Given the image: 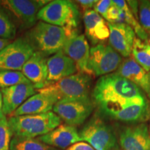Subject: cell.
Returning <instances> with one entry per match:
<instances>
[{"label":"cell","instance_id":"30","mask_svg":"<svg viewBox=\"0 0 150 150\" xmlns=\"http://www.w3.org/2000/svg\"><path fill=\"white\" fill-rule=\"evenodd\" d=\"M120 16V9L112 4L104 17V20H107L108 23H117Z\"/></svg>","mask_w":150,"mask_h":150},{"label":"cell","instance_id":"5","mask_svg":"<svg viewBox=\"0 0 150 150\" xmlns=\"http://www.w3.org/2000/svg\"><path fill=\"white\" fill-rule=\"evenodd\" d=\"M38 20L70 30H76L79 11L74 3L67 0L50 1L38 13Z\"/></svg>","mask_w":150,"mask_h":150},{"label":"cell","instance_id":"23","mask_svg":"<svg viewBox=\"0 0 150 150\" xmlns=\"http://www.w3.org/2000/svg\"><path fill=\"white\" fill-rule=\"evenodd\" d=\"M131 55L140 66L150 72V45L147 42L136 38L133 45Z\"/></svg>","mask_w":150,"mask_h":150},{"label":"cell","instance_id":"9","mask_svg":"<svg viewBox=\"0 0 150 150\" xmlns=\"http://www.w3.org/2000/svg\"><path fill=\"white\" fill-rule=\"evenodd\" d=\"M122 56L111 46L100 43L90 50L88 67L93 76L111 74L121 65Z\"/></svg>","mask_w":150,"mask_h":150},{"label":"cell","instance_id":"25","mask_svg":"<svg viewBox=\"0 0 150 150\" xmlns=\"http://www.w3.org/2000/svg\"><path fill=\"white\" fill-rule=\"evenodd\" d=\"M31 83V82L20 71L0 70V88L1 89L7 88L20 84Z\"/></svg>","mask_w":150,"mask_h":150},{"label":"cell","instance_id":"16","mask_svg":"<svg viewBox=\"0 0 150 150\" xmlns=\"http://www.w3.org/2000/svg\"><path fill=\"white\" fill-rule=\"evenodd\" d=\"M117 73L135 84L150 99V72L140 66L132 57L122 61Z\"/></svg>","mask_w":150,"mask_h":150},{"label":"cell","instance_id":"19","mask_svg":"<svg viewBox=\"0 0 150 150\" xmlns=\"http://www.w3.org/2000/svg\"><path fill=\"white\" fill-rule=\"evenodd\" d=\"M38 139L46 145L60 149H65L81 142L76 127L67 125H60L48 134L38 137Z\"/></svg>","mask_w":150,"mask_h":150},{"label":"cell","instance_id":"34","mask_svg":"<svg viewBox=\"0 0 150 150\" xmlns=\"http://www.w3.org/2000/svg\"><path fill=\"white\" fill-rule=\"evenodd\" d=\"M4 116V115L3 112V97L1 90H0V119H1Z\"/></svg>","mask_w":150,"mask_h":150},{"label":"cell","instance_id":"36","mask_svg":"<svg viewBox=\"0 0 150 150\" xmlns=\"http://www.w3.org/2000/svg\"><path fill=\"white\" fill-rule=\"evenodd\" d=\"M149 119H150V104H149ZM149 132H150V127H149Z\"/></svg>","mask_w":150,"mask_h":150},{"label":"cell","instance_id":"24","mask_svg":"<svg viewBox=\"0 0 150 150\" xmlns=\"http://www.w3.org/2000/svg\"><path fill=\"white\" fill-rule=\"evenodd\" d=\"M10 150H56L46 145L38 138L13 137L10 144Z\"/></svg>","mask_w":150,"mask_h":150},{"label":"cell","instance_id":"27","mask_svg":"<svg viewBox=\"0 0 150 150\" xmlns=\"http://www.w3.org/2000/svg\"><path fill=\"white\" fill-rule=\"evenodd\" d=\"M11 136L8 120L4 115L0 119V150H10Z\"/></svg>","mask_w":150,"mask_h":150},{"label":"cell","instance_id":"15","mask_svg":"<svg viewBox=\"0 0 150 150\" xmlns=\"http://www.w3.org/2000/svg\"><path fill=\"white\" fill-rule=\"evenodd\" d=\"M42 52L35 51L22 69L26 78L39 90L46 85L47 79V58Z\"/></svg>","mask_w":150,"mask_h":150},{"label":"cell","instance_id":"26","mask_svg":"<svg viewBox=\"0 0 150 150\" xmlns=\"http://www.w3.org/2000/svg\"><path fill=\"white\" fill-rule=\"evenodd\" d=\"M16 33L15 24L9 18L8 15L2 8H0V38H13Z\"/></svg>","mask_w":150,"mask_h":150},{"label":"cell","instance_id":"21","mask_svg":"<svg viewBox=\"0 0 150 150\" xmlns=\"http://www.w3.org/2000/svg\"><path fill=\"white\" fill-rule=\"evenodd\" d=\"M58 101L50 95L35 94L26 100L11 116L38 115L51 111Z\"/></svg>","mask_w":150,"mask_h":150},{"label":"cell","instance_id":"7","mask_svg":"<svg viewBox=\"0 0 150 150\" xmlns=\"http://www.w3.org/2000/svg\"><path fill=\"white\" fill-rule=\"evenodd\" d=\"M81 140L87 142L95 150H117V139L109 125L93 117L80 131Z\"/></svg>","mask_w":150,"mask_h":150},{"label":"cell","instance_id":"1","mask_svg":"<svg viewBox=\"0 0 150 150\" xmlns=\"http://www.w3.org/2000/svg\"><path fill=\"white\" fill-rule=\"evenodd\" d=\"M92 98L96 106L147 99L139 88L117 72L99 79L93 88Z\"/></svg>","mask_w":150,"mask_h":150},{"label":"cell","instance_id":"20","mask_svg":"<svg viewBox=\"0 0 150 150\" xmlns=\"http://www.w3.org/2000/svg\"><path fill=\"white\" fill-rule=\"evenodd\" d=\"M83 22L86 35L93 44H100L108 39L110 35L108 24L94 10L85 11Z\"/></svg>","mask_w":150,"mask_h":150},{"label":"cell","instance_id":"13","mask_svg":"<svg viewBox=\"0 0 150 150\" xmlns=\"http://www.w3.org/2000/svg\"><path fill=\"white\" fill-rule=\"evenodd\" d=\"M119 140L122 150H150V132L145 123L123 128Z\"/></svg>","mask_w":150,"mask_h":150},{"label":"cell","instance_id":"6","mask_svg":"<svg viewBox=\"0 0 150 150\" xmlns=\"http://www.w3.org/2000/svg\"><path fill=\"white\" fill-rule=\"evenodd\" d=\"M105 116L126 123H143L149 118V104L147 99L129 101L97 106Z\"/></svg>","mask_w":150,"mask_h":150},{"label":"cell","instance_id":"22","mask_svg":"<svg viewBox=\"0 0 150 150\" xmlns=\"http://www.w3.org/2000/svg\"><path fill=\"white\" fill-rule=\"evenodd\" d=\"M112 3L120 9V16L117 23L126 24L130 26L134 29L136 35L138 36V38L147 42L148 35L147 32L135 18L127 1L123 0H115L112 1Z\"/></svg>","mask_w":150,"mask_h":150},{"label":"cell","instance_id":"29","mask_svg":"<svg viewBox=\"0 0 150 150\" xmlns=\"http://www.w3.org/2000/svg\"><path fill=\"white\" fill-rule=\"evenodd\" d=\"M112 1L110 0H100L97 1L95 7H94V11H96L97 13L100 15L103 18H104L106 13L110 8V7L112 5Z\"/></svg>","mask_w":150,"mask_h":150},{"label":"cell","instance_id":"28","mask_svg":"<svg viewBox=\"0 0 150 150\" xmlns=\"http://www.w3.org/2000/svg\"><path fill=\"white\" fill-rule=\"evenodd\" d=\"M140 24L144 29L150 31V1H142L138 5Z\"/></svg>","mask_w":150,"mask_h":150},{"label":"cell","instance_id":"32","mask_svg":"<svg viewBox=\"0 0 150 150\" xmlns=\"http://www.w3.org/2000/svg\"><path fill=\"white\" fill-rule=\"evenodd\" d=\"M76 2L81 6V7L83 10L86 11L88 10H91L92 8H94L97 1H95V0H79Z\"/></svg>","mask_w":150,"mask_h":150},{"label":"cell","instance_id":"18","mask_svg":"<svg viewBox=\"0 0 150 150\" xmlns=\"http://www.w3.org/2000/svg\"><path fill=\"white\" fill-rule=\"evenodd\" d=\"M33 84H20L1 89L3 97L4 115H12L30 97L35 94Z\"/></svg>","mask_w":150,"mask_h":150},{"label":"cell","instance_id":"11","mask_svg":"<svg viewBox=\"0 0 150 150\" xmlns=\"http://www.w3.org/2000/svg\"><path fill=\"white\" fill-rule=\"evenodd\" d=\"M50 1L38 0H6L1 2L18 19L24 28L34 27L38 20V13Z\"/></svg>","mask_w":150,"mask_h":150},{"label":"cell","instance_id":"4","mask_svg":"<svg viewBox=\"0 0 150 150\" xmlns=\"http://www.w3.org/2000/svg\"><path fill=\"white\" fill-rule=\"evenodd\" d=\"M91 76L77 72L55 83L47 84L38 93L50 95L59 102L64 99H79L88 98Z\"/></svg>","mask_w":150,"mask_h":150},{"label":"cell","instance_id":"10","mask_svg":"<svg viewBox=\"0 0 150 150\" xmlns=\"http://www.w3.org/2000/svg\"><path fill=\"white\" fill-rule=\"evenodd\" d=\"M35 51L27 39H16L0 52V70H22Z\"/></svg>","mask_w":150,"mask_h":150},{"label":"cell","instance_id":"3","mask_svg":"<svg viewBox=\"0 0 150 150\" xmlns=\"http://www.w3.org/2000/svg\"><path fill=\"white\" fill-rule=\"evenodd\" d=\"M8 122L13 137L35 138L60 126L61 120L53 111H50L38 115L11 116Z\"/></svg>","mask_w":150,"mask_h":150},{"label":"cell","instance_id":"35","mask_svg":"<svg viewBox=\"0 0 150 150\" xmlns=\"http://www.w3.org/2000/svg\"><path fill=\"white\" fill-rule=\"evenodd\" d=\"M148 32H149V34H148V33H147V35H148L147 43H148V44H149V45H150V31H148Z\"/></svg>","mask_w":150,"mask_h":150},{"label":"cell","instance_id":"31","mask_svg":"<svg viewBox=\"0 0 150 150\" xmlns=\"http://www.w3.org/2000/svg\"><path fill=\"white\" fill-rule=\"evenodd\" d=\"M67 150H95L94 148L84 142H79L70 146Z\"/></svg>","mask_w":150,"mask_h":150},{"label":"cell","instance_id":"8","mask_svg":"<svg viewBox=\"0 0 150 150\" xmlns=\"http://www.w3.org/2000/svg\"><path fill=\"white\" fill-rule=\"evenodd\" d=\"M93 108V102L88 97L59 101L52 110L66 125L75 127L83 124L91 115Z\"/></svg>","mask_w":150,"mask_h":150},{"label":"cell","instance_id":"33","mask_svg":"<svg viewBox=\"0 0 150 150\" xmlns=\"http://www.w3.org/2000/svg\"><path fill=\"white\" fill-rule=\"evenodd\" d=\"M10 43V40L0 38V52L2 51L7 45H8Z\"/></svg>","mask_w":150,"mask_h":150},{"label":"cell","instance_id":"14","mask_svg":"<svg viewBox=\"0 0 150 150\" xmlns=\"http://www.w3.org/2000/svg\"><path fill=\"white\" fill-rule=\"evenodd\" d=\"M108 26L110 32L108 40L110 46L120 56L130 57L136 38L134 29L126 24L108 23Z\"/></svg>","mask_w":150,"mask_h":150},{"label":"cell","instance_id":"2","mask_svg":"<svg viewBox=\"0 0 150 150\" xmlns=\"http://www.w3.org/2000/svg\"><path fill=\"white\" fill-rule=\"evenodd\" d=\"M77 34V30H70L44 22H39L28 33L27 40L35 51L51 55L63 50L69 38Z\"/></svg>","mask_w":150,"mask_h":150},{"label":"cell","instance_id":"17","mask_svg":"<svg viewBox=\"0 0 150 150\" xmlns=\"http://www.w3.org/2000/svg\"><path fill=\"white\" fill-rule=\"evenodd\" d=\"M47 84L55 83L78 72L74 62L62 50L47 59Z\"/></svg>","mask_w":150,"mask_h":150},{"label":"cell","instance_id":"12","mask_svg":"<svg viewBox=\"0 0 150 150\" xmlns=\"http://www.w3.org/2000/svg\"><path fill=\"white\" fill-rule=\"evenodd\" d=\"M62 51L74 62L78 72L93 76L88 67L90 47L85 35L77 33L69 38Z\"/></svg>","mask_w":150,"mask_h":150}]
</instances>
